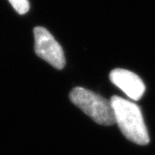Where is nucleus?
Here are the masks:
<instances>
[{"instance_id": "1", "label": "nucleus", "mask_w": 155, "mask_h": 155, "mask_svg": "<svg viewBox=\"0 0 155 155\" xmlns=\"http://www.w3.org/2000/svg\"><path fill=\"white\" fill-rule=\"evenodd\" d=\"M115 124H118L123 135L137 145H148L150 137L140 107L124 98L114 95L110 99Z\"/></svg>"}, {"instance_id": "2", "label": "nucleus", "mask_w": 155, "mask_h": 155, "mask_svg": "<svg viewBox=\"0 0 155 155\" xmlns=\"http://www.w3.org/2000/svg\"><path fill=\"white\" fill-rule=\"evenodd\" d=\"M71 102L80 107L96 124L101 125H113L115 118L110 101L92 91L81 87H76L70 92Z\"/></svg>"}, {"instance_id": "3", "label": "nucleus", "mask_w": 155, "mask_h": 155, "mask_svg": "<svg viewBox=\"0 0 155 155\" xmlns=\"http://www.w3.org/2000/svg\"><path fill=\"white\" fill-rule=\"evenodd\" d=\"M35 51L38 57L56 69H63L65 64L64 54L60 44L44 27L34 28Z\"/></svg>"}, {"instance_id": "4", "label": "nucleus", "mask_w": 155, "mask_h": 155, "mask_svg": "<svg viewBox=\"0 0 155 155\" xmlns=\"http://www.w3.org/2000/svg\"><path fill=\"white\" fill-rule=\"evenodd\" d=\"M111 82L133 100H139L145 93L146 87L140 78L129 70L117 68L110 72Z\"/></svg>"}, {"instance_id": "5", "label": "nucleus", "mask_w": 155, "mask_h": 155, "mask_svg": "<svg viewBox=\"0 0 155 155\" xmlns=\"http://www.w3.org/2000/svg\"><path fill=\"white\" fill-rule=\"evenodd\" d=\"M8 1L19 14H25L28 12L30 8L28 0H8Z\"/></svg>"}]
</instances>
